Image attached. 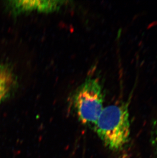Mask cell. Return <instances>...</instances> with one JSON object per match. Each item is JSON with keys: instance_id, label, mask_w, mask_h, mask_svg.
<instances>
[{"instance_id": "1", "label": "cell", "mask_w": 157, "mask_h": 158, "mask_svg": "<svg viewBox=\"0 0 157 158\" xmlns=\"http://www.w3.org/2000/svg\"><path fill=\"white\" fill-rule=\"evenodd\" d=\"M130 100L104 107L95 124V131L106 146L117 151L125 147L130 135Z\"/></svg>"}, {"instance_id": "2", "label": "cell", "mask_w": 157, "mask_h": 158, "mask_svg": "<svg viewBox=\"0 0 157 158\" xmlns=\"http://www.w3.org/2000/svg\"><path fill=\"white\" fill-rule=\"evenodd\" d=\"M104 94L96 78H88L76 91L74 104L78 119L84 124L96 123L104 109Z\"/></svg>"}, {"instance_id": "3", "label": "cell", "mask_w": 157, "mask_h": 158, "mask_svg": "<svg viewBox=\"0 0 157 158\" xmlns=\"http://www.w3.org/2000/svg\"><path fill=\"white\" fill-rule=\"evenodd\" d=\"M61 2L58 1H18L12 3L15 9L19 11L31 10L49 11L58 8Z\"/></svg>"}, {"instance_id": "4", "label": "cell", "mask_w": 157, "mask_h": 158, "mask_svg": "<svg viewBox=\"0 0 157 158\" xmlns=\"http://www.w3.org/2000/svg\"><path fill=\"white\" fill-rule=\"evenodd\" d=\"M14 78L8 68L0 65V103L8 95L14 85Z\"/></svg>"}, {"instance_id": "5", "label": "cell", "mask_w": 157, "mask_h": 158, "mask_svg": "<svg viewBox=\"0 0 157 158\" xmlns=\"http://www.w3.org/2000/svg\"><path fill=\"white\" fill-rule=\"evenodd\" d=\"M151 143L157 157V118L153 123L151 131Z\"/></svg>"}]
</instances>
